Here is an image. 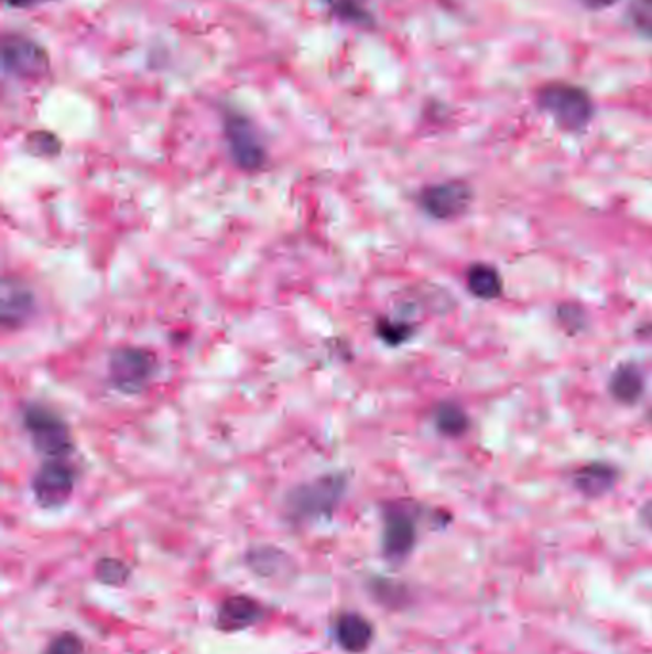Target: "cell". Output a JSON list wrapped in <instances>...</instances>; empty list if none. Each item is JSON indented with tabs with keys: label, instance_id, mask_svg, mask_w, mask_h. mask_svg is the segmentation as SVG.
Wrapping results in <instances>:
<instances>
[{
	"label": "cell",
	"instance_id": "obj_25",
	"mask_svg": "<svg viewBox=\"0 0 652 654\" xmlns=\"http://www.w3.org/2000/svg\"><path fill=\"white\" fill-rule=\"evenodd\" d=\"M44 2H52V0H4L8 8H33Z\"/></svg>",
	"mask_w": 652,
	"mask_h": 654
},
{
	"label": "cell",
	"instance_id": "obj_20",
	"mask_svg": "<svg viewBox=\"0 0 652 654\" xmlns=\"http://www.w3.org/2000/svg\"><path fill=\"white\" fill-rule=\"evenodd\" d=\"M28 148L31 153L41 155V157H54L59 153V140L51 132H33L28 139Z\"/></svg>",
	"mask_w": 652,
	"mask_h": 654
},
{
	"label": "cell",
	"instance_id": "obj_2",
	"mask_svg": "<svg viewBox=\"0 0 652 654\" xmlns=\"http://www.w3.org/2000/svg\"><path fill=\"white\" fill-rule=\"evenodd\" d=\"M537 106L568 132H582L594 119V102L586 90L568 83H550L537 92Z\"/></svg>",
	"mask_w": 652,
	"mask_h": 654
},
{
	"label": "cell",
	"instance_id": "obj_18",
	"mask_svg": "<svg viewBox=\"0 0 652 654\" xmlns=\"http://www.w3.org/2000/svg\"><path fill=\"white\" fill-rule=\"evenodd\" d=\"M628 20L639 35L652 41V0H630Z\"/></svg>",
	"mask_w": 652,
	"mask_h": 654
},
{
	"label": "cell",
	"instance_id": "obj_19",
	"mask_svg": "<svg viewBox=\"0 0 652 654\" xmlns=\"http://www.w3.org/2000/svg\"><path fill=\"white\" fill-rule=\"evenodd\" d=\"M129 576H131V568L127 567L123 560L108 557V559L98 560L96 565V578L108 586H121L129 580Z\"/></svg>",
	"mask_w": 652,
	"mask_h": 654
},
{
	"label": "cell",
	"instance_id": "obj_7",
	"mask_svg": "<svg viewBox=\"0 0 652 654\" xmlns=\"http://www.w3.org/2000/svg\"><path fill=\"white\" fill-rule=\"evenodd\" d=\"M472 204V189L464 181H446L423 188L420 205L428 217L436 220H456L469 211Z\"/></svg>",
	"mask_w": 652,
	"mask_h": 654
},
{
	"label": "cell",
	"instance_id": "obj_8",
	"mask_svg": "<svg viewBox=\"0 0 652 654\" xmlns=\"http://www.w3.org/2000/svg\"><path fill=\"white\" fill-rule=\"evenodd\" d=\"M417 544V523L412 511L399 503L387 505L383 511V553L387 559L400 565L412 555Z\"/></svg>",
	"mask_w": 652,
	"mask_h": 654
},
{
	"label": "cell",
	"instance_id": "obj_14",
	"mask_svg": "<svg viewBox=\"0 0 652 654\" xmlns=\"http://www.w3.org/2000/svg\"><path fill=\"white\" fill-rule=\"evenodd\" d=\"M609 391L617 402L631 406L645 394V375L635 363H620L610 375Z\"/></svg>",
	"mask_w": 652,
	"mask_h": 654
},
{
	"label": "cell",
	"instance_id": "obj_26",
	"mask_svg": "<svg viewBox=\"0 0 652 654\" xmlns=\"http://www.w3.org/2000/svg\"><path fill=\"white\" fill-rule=\"evenodd\" d=\"M587 8L591 10H602V8H610L617 4V0H582Z\"/></svg>",
	"mask_w": 652,
	"mask_h": 654
},
{
	"label": "cell",
	"instance_id": "obj_12",
	"mask_svg": "<svg viewBox=\"0 0 652 654\" xmlns=\"http://www.w3.org/2000/svg\"><path fill=\"white\" fill-rule=\"evenodd\" d=\"M262 617V607L247 596H232L220 604L217 624L225 632H241L257 624Z\"/></svg>",
	"mask_w": 652,
	"mask_h": 654
},
{
	"label": "cell",
	"instance_id": "obj_5",
	"mask_svg": "<svg viewBox=\"0 0 652 654\" xmlns=\"http://www.w3.org/2000/svg\"><path fill=\"white\" fill-rule=\"evenodd\" d=\"M23 425L30 433L35 450L41 451L46 458H66L72 451L73 440L66 423L48 407L36 406V404L25 407Z\"/></svg>",
	"mask_w": 652,
	"mask_h": 654
},
{
	"label": "cell",
	"instance_id": "obj_4",
	"mask_svg": "<svg viewBox=\"0 0 652 654\" xmlns=\"http://www.w3.org/2000/svg\"><path fill=\"white\" fill-rule=\"evenodd\" d=\"M2 72L20 80L44 79L51 72L48 52L30 36L7 33L2 36Z\"/></svg>",
	"mask_w": 652,
	"mask_h": 654
},
{
	"label": "cell",
	"instance_id": "obj_24",
	"mask_svg": "<svg viewBox=\"0 0 652 654\" xmlns=\"http://www.w3.org/2000/svg\"><path fill=\"white\" fill-rule=\"evenodd\" d=\"M638 519L641 526H645L646 531L652 532V500L639 508Z\"/></svg>",
	"mask_w": 652,
	"mask_h": 654
},
{
	"label": "cell",
	"instance_id": "obj_27",
	"mask_svg": "<svg viewBox=\"0 0 652 654\" xmlns=\"http://www.w3.org/2000/svg\"><path fill=\"white\" fill-rule=\"evenodd\" d=\"M649 422L652 423V410H651V412H649Z\"/></svg>",
	"mask_w": 652,
	"mask_h": 654
},
{
	"label": "cell",
	"instance_id": "obj_13",
	"mask_svg": "<svg viewBox=\"0 0 652 654\" xmlns=\"http://www.w3.org/2000/svg\"><path fill=\"white\" fill-rule=\"evenodd\" d=\"M337 641L347 653L362 654L370 648L373 641V625L358 612L341 614L335 625Z\"/></svg>",
	"mask_w": 652,
	"mask_h": 654
},
{
	"label": "cell",
	"instance_id": "obj_9",
	"mask_svg": "<svg viewBox=\"0 0 652 654\" xmlns=\"http://www.w3.org/2000/svg\"><path fill=\"white\" fill-rule=\"evenodd\" d=\"M36 503L44 509L66 505L75 490V471L62 459H48L31 482Z\"/></svg>",
	"mask_w": 652,
	"mask_h": 654
},
{
	"label": "cell",
	"instance_id": "obj_1",
	"mask_svg": "<svg viewBox=\"0 0 652 654\" xmlns=\"http://www.w3.org/2000/svg\"><path fill=\"white\" fill-rule=\"evenodd\" d=\"M347 490L345 475H326L291 490L285 511L293 523H312L332 519Z\"/></svg>",
	"mask_w": 652,
	"mask_h": 654
},
{
	"label": "cell",
	"instance_id": "obj_6",
	"mask_svg": "<svg viewBox=\"0 0 652 654\" xmlns=\"http://www.w3.org/2000/svg\"><path fill=\"white\" fill-rule=\"evenodd\" d=\"M155 357L137 347H121L109 357V381L121 393L134 394L142 391L152 379Z\"/></svg>",
	"mask_w": 652,
	"mask_h": 654
},
{
	"label": "cell",
	"instance_id": "obj_22",
	"mask_svg": "<svg viewBox=\"0 0 652 654\" xmlns=\"http://www.w3.org/2000/svg\"><path fill=\"white\" fill-rule=\"evenodd\" d=\"M379 335L389 345H402L412 337V327L408 324H392V321L384 320L379 324Z\"/></svg>",
	"mask_w": 652,
	"mask_h": 654
},
{
	"label": "cell",
	"instance_id": "obj_3",
	"mask_svg": "<svg viewBox=\"0 0 652 654\" xmlns=\"http://www.w3.org/2000/svg\"><path fill=\"white\" fill-rule=\"evenodd\" d=\"M222 129L233 163L246 173H259L267 165V148L251 119L236 109H226Z\"/></svg>",
	"mask_w": 652,
	"mask_h": 654
},
{
	"label": "cell",
	"instance_id": "obj_17",
	"mask_svg": "<svg viewBox=\"0 0 652 654\" xmlns=\"http://www.w3.org/2000/svg\"><path fill=\"white\" fill-rule=\"evenodd\" d=\"M326 7L329 8V12L341 20L343 23L348 25H355V28H373L376 20L371 15L370 10L363 7L360 0H324Z\"/></svg>",
	"mask_w": 652,
	"mask_h": 654
},
{
	"label": "cell",
	"instance_id": "obj_21",
	"mask_svg": "<svg viewBox=\"0 0 652 654\" xmlns=\"http://www.w3.org/2000/svg\"><path fill=\"white\" fill-rule=\"evenodd\" d=\"M83 641L75 633H62L52 641L46 654H83Z\"/></svg>",
	"mask_w": 652,
	"mask_h": 654
},
{
	"label": "cell",
	"instance_id": "obj_23",
	"mask_svg": "<svg viewBox=\"0 0 652 654\" xmlns=\"http://www.w3.org/2000/svg\"><path fill=\"white\" fill-rule=\"evenodd\" d=\"M558 320L561 324L566 327V329H570V331H578L584 327L586 324V316H584V310L578 308L576 305H563L558 308Z\"/></svg>",
	"mask_w": 652,
	"mask_h": 654
},
{
	"label": "cell",
	"instance_id": "obj_11",
	"mask_svg": "<svg viewBox=\"0 0 652 654\" xmlns=\"http://www.w3.org/2000/svg\"><path fill=\"white\" fill-rule=\"evenodd\" d=\"M620 472L617 467L602 461H591L578 467L573 475V484L586 498H602L617 487Z\"/></svg>",
	"mask_w": 652,
	"mask_h": 654
},
{
	"label": "cell",
	"instance_id": "obj_10",
	"mask_svg": "<svg viewBox=\"0 0 652 654\" xmlns=\"http://www.w3.org/2000/svg\"><path fill=\"white\" fill-rule=\"evenodd\" d=\"M2 306H0V321L7 329H15L30 320L35 297L28 285L18 280L2 282Z\"/></svg>",
	"mask_w": 652,
	"mask_h": 654
},
{
	"label": "cell",
	"instance_id": "obj_16",
	"mask_svg": "<svg viewBox=\"0 0 652 654\" xmlns=\"http://www.w3.org/2000/svg\"><path fill=\"white\" fill-rule=\"evenodd\" d=\"M435 427L441 435L459 438L469 430V417L464 407L454 402H443L435 410Z\"/></svg>",
	"mask_w": 652,
	"mask_h": 654
},
{
	"label": "cell",
	"instance_id": "obj_15",
	"mask_svg": "<svg viewBox=\"0 0 652 654\" xmlns=\"http://www.w3.org/2000/svg\"><path fill=\"white\" fill-rule=\"evenodd\" d=\"M467 287L475 297L493 301V298L500 297L501 291H503V280H501L500 272L493 266L479 262L467 270Z\"/></svg>",
	"mask_w": 652,
	"mask_h": 654
}]
</instances>
